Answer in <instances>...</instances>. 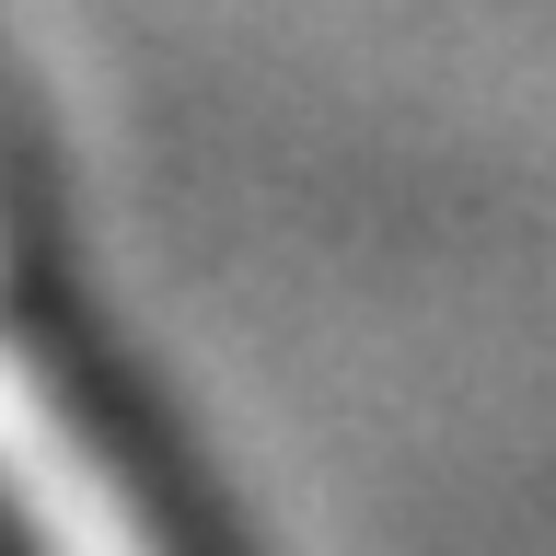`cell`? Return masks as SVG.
<instances>
[{
  "label": "cell",
  "mask_w": 556,
  "mask_h": 556,
  "mask_svg": "<svg viewBox=\"0 0 556 556\" xmlns=\"http://www.w3.org/2000/svg\"><path fill=\"white\" fill-rule=\"evenodd\" d=\"M0 556H243L81 290L59 174L0 59Z\"/></svg>",
  "instance_id": "1"
}]
</instances>
